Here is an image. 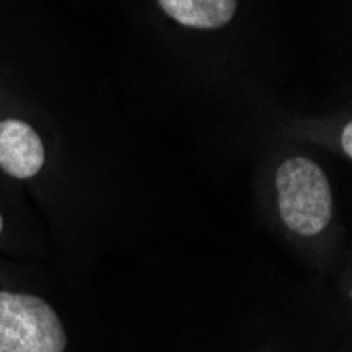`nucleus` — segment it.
Here are the masks:
<instances>
[{
  "label": "nucleus",
  "instance_id": "f257e3e1",
  "mask_svg": "<svg viewBox=\"0 0 352 352\" xmlns=\"http://www.w3.org/2000/svg\"><path fill=\"white\" fill-rule=\"evenodd\" d=\"M283 223L302 236H314L331 221V188L323 169L308 158H289L276 171Z\"/></svg>",
  "mask_w": 352,
  "mask_h": 352
},
{
  "label": "nucleus",
  "instance_id": "f03ea898",
  "mask_svg": "<svg viewBox=\"0 0 352 352\" xmlns=\"http://www.w3.org/2000/svg\"><path fill=\"white\" fill-rule=\"evenodd\" d=\"M68 336L41 298L0 292V352H63Z\"/></svg>",
  "mask_w": 352,
  "mask_h": 352
},
{
  "label": "nucleus",
  "instance_id": "7ed1b4c3",
  "mask_svg": "<svg viewBox=\"0 0 352 352\" xmlns=\"http://www.w3.org/2000/svg\"><path fill=\"white\" fill-rule=\"evenodd\" d=\"M45 165V146L38 133L23 120H0V169L11 177L30 179Z\"/></svg>",
  "mask_w": 352,
  "mask_h": 352
},
{
  "label": "nucleus",
  "instance_id": "20e7f679",
  "mask_svg": "<svg viewBox=\"0 0 352 352\" xmlns=\"http://www.w3.org/2000/svg\"><path fill=\"white\" fill-rule=\"evenodd\" d=\"M161 9L186 28L217 30L230 23L239 0H158Z\"/></svg>",
  "mask_w": 352,
  "mask_h": 352
},
{
  "label": "nucleus",
  "instance_id": "39448f33",
  "mask_svg": "<svg viewBox=\"0 0 352 352\" xmlns=\"http://www.w3.org/2000/svg\"><path fill=\"white\" fill-rule=\"evenodd\" d=\"M342 148H344V154L350 158L352 156V124L350 122L342 129Z\"/></svg>",
  "mask_w": 352,
  "mask_h": 352
},
{
  "label": "nucleus",
  "instance_id": "423d86ee",
  "mask_svg": "<svg viewBox=\"0 0 352 352\" xmlns=\"http://www.w3.org/2000/svg\"><path fill=\"white\" fill-rule=\"evenodd\" d=\"M0 232H3V215H0Z\"/></svg>",
  "mask_w": 352,
  "mask_h": 352
}]
</instances>
